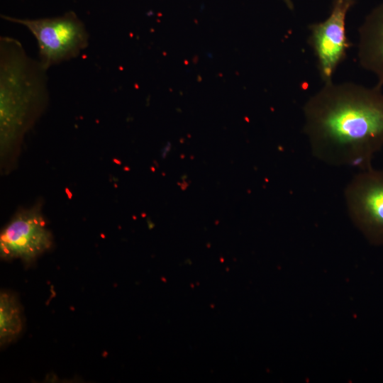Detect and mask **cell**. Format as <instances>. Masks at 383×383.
<instances>
[{
    "instance_id": "6da1fadb",
    "label": "cell",
    "mask_w": 383,
    "mask_h": 383,
    "mask_svg": "<svg viewBox=\"0 0 383 383\" xmlns=\"http://www.w3.org/2000/svg\"><path fill=\"white\" fill-rule=\"evenodd\" d=\"M382 86L326 82L303 108L313 155L333 166L365 170L383 147Z\"/></svg>"
},
{
    "instance_id": "7a4b0ae2",
    "label": "cell",
    "mask_w": 383,
    "mask_h": 383,
    "mask_svg": "<svg viewBox=\"0 0 383 383\" xmlns=\"http://www.w3.org/2000/svg\"><path fill=\"white\" fill-rule=\"evenodd\" d=\"M49 101L47 70L26 53L17 39L0 38V128L1 148L21 141Z\"/></svg>"
},
{
    "instance_id": "3957f363",
    "label": "cell",
    "mask_w": 383,
    "mask_h": 383,
    "mask_svg": "<svg viewBox=\"0 0 383 383\" xmlns=\"http://www.w3.org/2000/svg\"><path fill=\"white\" fill-rule=\"evenodd\" d=\"M5 21L26 27L35 37L38 60L45 69L77 57L89 45L84 23L72 11L55 17L22 18L1 15Z\"/></svg>"
},
{
    "instance_id": "277c9868",
    "label": "cell",
    "mask_w": 383,
    "mask_h": 383,
    "mask_svg": "<svg viewBox=\"0 0 383 383\" xmlns=\"http://www.w3.org/2000/svg\"><path fill=\"white\" fill-rule=\"evenodd\" d=\"M344 194L353 224L370 244L383 246V170H361Z\"/></svg>"
},
{
    "instance_id": "5b68a950",
    "label": "cell",
    "mask_w": 383,
    "mask_h": 383,
    "mask_svg": "<svg viewBox=\"0 0 383 383\" xmlns=\"http://www.w3.org/2000/svg\"><path fill=\"white\" fill-rule=\"evenodd\" d=\"M356 0H333L329 16L323 21L309 26L308 43L317 61V69L323 82L332 81L337 67L343 62L351 46L345 28L348 10Z\"/></svg>"
},
{
    "instance_id": "8992f818",
    "label": "cell",
    "mask_w": 383,
    "mask_h": 383,
    "mask_svg": "<svg viewBox=\"0 0 383 383\" xmlns=\"http://www.w3.org/2000/svg\"><path fill=\"white\" fill-rule=\"evenodd\" d=\"M52 235L37 209L23 210L9 222L0 236V254L4 260L30 262L49 250Z\"/></svg>"
},
{
    "instance_id": "52a82bcc",
    "label": "cell",
    "mask_w": 383,
    "mask_h": 383,
    "mask_svg": "<svg viewBox=\"0 0 383 383\" xmlns=\"http://www.w3.org/2000/svg\"><path fill=\"white\" fill-rule=\"evenodd\" d=\"M357 58L365 70L374 73L383 86V2L365 17L358 29Z\"/></svg>"
},
{
    "instance_id": "ba28073f",
    "label": "cell",
    "mask_w": 383,
    "mask_h": 383,
    "mask_svg": "<svg viewBox=\"0 0 383 383\" xmlns=\"http://www.w3.org/2000/svg\"><path fill=\"white\" fill-rule=\"evenodd\" d=\"M23 315L16 297L9 292L0 294V342L4 345L13 340L23 328Z\"/></svg>"
},
{
    "instance_id": "9c48e42d",
    "label": "cell",
    "mask_w": 383,
    "mask_h": 383,
    "mask_svg": "<svg viewBox=\"0 0 383 383\" xmlns=\"http://www.w3.org/2000/svg\"><path fill=\"white\" fill-rule=\"evenodd\" d=\"M283 2L286 4L287 8L290 10L294 9V4L292 0H282Z\"/></svg>"
}]
</instances>
